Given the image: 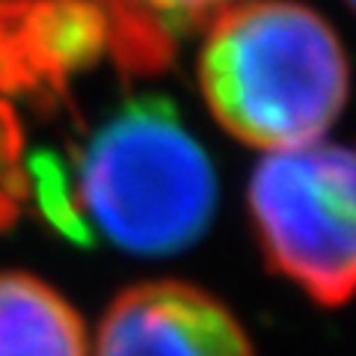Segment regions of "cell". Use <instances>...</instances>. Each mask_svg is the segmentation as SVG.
<instances>
[{
    "mask_svg": "<svg viewBox=\"0 0 356 356\" xmlns=\"http://www.w3.org/2000/svg\"><path fill=\"white\" fill-rule=\"evenodd\" d=\"M202 33V98L247 146L315 143L348 104L350 63L339 33L297 0H235Z\"/></svg>",
    "mask_w": 356,
    "mask_h": 356,
    "instance_id": "6da1fadb",
    "label": "cell"
},
{
    "mask_svg": "<svg viewBox=\"0 0 356 356\" xmlns=\"http://www.w3.org/2000/svg\"><path fill=\"white\" fill-rule=\"evenodd\" d=\"M89 243L128 255H175L205 238L217 214V170L175 104L137 95L119 104L65 163Z\"/></svg>",
    "mask_w": 356,
    "mask_h": 356,
    "instance_id": "7a4b0ae2",
    "label": "cell"
},
{
    "mask_svg": "<svg viewBox=\"0 0 356 356\" xmlns=\"http://www.w3.org/2000/svg\"><path fill=\"white\" fill-rule=\"evenodd\" d=\"M247 208L276 276L324 309L356 297V149L315 140L267 152L250 175Z\"/></svg>",
    "mask_w": 356,
    "mask_h": 356,
    "instance_id": "3957f363",
    "label": "cell"
},
{
    "mask_svg": "<svg viewBox=\"0 0 356 356\" xmlns=\"http://www.w3.org/2000/svg\"><path fill=\"white\" fill-rule=\"evenodd\" d=\"M95 356H255L232 309L205 288L154 280L125 288L98 324Z\"/></svg>",
    "mask_w": 356,
    "mask_h": 356,
    "instance_id": "277c9868",
    "label": "cell"
},
{
    "mask_svg": "<svg viewBox=\"0 0 356 356\" xmlns=\"http://www.w3.org/2000/svg\"><path fill=\"white\" fill-rule=\"evenodd\" d=\"M107 51L92 0H0V95L63 92Z\"/></svg>",
    "mask_w": 356,
    "mask_h": 356,
    "instance_id": "5b68a950",
    "label": "cell"
},
{
    "mask_svg": "<svg viewBox=\"0 0 356 356\" xmlns=\"http://www.w3.org/2000/svg\"><path fill=\"white\" fill-rule=\"evenodd\" d=\"M107 18L110 54L125 72L154 74L235 0H92Z\"/></svg>",
    "mask_w": 356,
    "mask_h": 356,
    "instance_id": "8992f818",
    "label": "cell"
},
{
    "mask_svg": "<svg viewBox=\"0 0 356 356\" xmlns=\"http://www.w3.org/2000/svg\"><path fill=\"white\" fill-rule=\"evenodd\" d=\"M0 356H89L83 318L39 276L0 270Z\"/></svg>",
    "mask_w": 356,
    "mask_h": 356,
    "instance_id": "52a82bcc",
    "label": "cell"
},
{
    "mask_svg": "<svg viewBox=\"0 0 356 356\" xmlns=\"http://www.w3.org/2000/svg\"><path fill=\"white\" fill-rule=\"evenodd\" d=\"M27 161H24V134L13 104L0 95V229L18 217L27 199Z\"/></svg>",
    "mask_w": 356,
    "mask_h": 356,
    "instance_id": "ba28073f",
    "label": "cell"
},
{
    "mask_svg": "<svg viewBox=\"0 0 356 356\" xmlns=\"http://www.w3.org/2000/svg\"><path fill=\"white\" fill-rule=\"evenodd\" d=\"M344 3H348V6L353 9V13H356V0H344Z\"/></svg>",
    "mask_w": 356,
    "mask_h": 356,
    "instance_id": "9c48e42d",
    "label": "cell"
}]
</instances>
